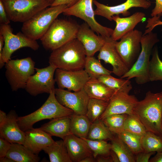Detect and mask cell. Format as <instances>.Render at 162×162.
Returning <instances> with one entry per match:
<instances>
[{"mask_svg": "<svg viewBox=\"0 0 162 162\" xmlns=\"http://www.w3.org/2000/svg\"><path fill=\"white\" fill-rule=\"evenodd\" d=\"M134 113L147 131L162 136V92L148 91L144 99L137 102Z\"/></svg>", "mask_w": 162, "mask_h": 162, "instance_id": "obj_1", "label": "cell"}, {"mask_svg": "<svg viewBox=\"0 0 162 162\" xmlns=\"http://www.w3.org/2000/svg\"><path fill=\"white\" fill-rule=\"evenodd\" d=\"M86 56L81 43L76 38L52 51L49 64L66 70L83 69Z\"/></svg>", "mask_w": 162, "mask_h": 162, "instance_id": "obj_2", "label": "cell"}, {"mask_svg": "<svg viewBox=\"0 0 162 162\" xmlns=\"http://www.w3.org/2000/svg\"><path fill=\"white\" fill-rule=\"evenodd\" d=\"M74 113L72 110L59 103L54 91L49 94L47 99L39 108L27 115L18 117L17 122L21 130L25 132L33 128L34 124L39 121L69 116Z\"/></svg>", "mask_w": 162, "mask_h": 162, "instance_id": "obj_3", "label": "cell"}, {"mask_svg": "<svg viewBox=\"0 0 162 162\" xmlns=\"http://www.w3.org/2000/svg\"><path fill=\"white\" fill-rule=\"evenodd\" d=\"M160 41L157 34L152 31L143 35L141 41V50L140 54L132 67L122 78L130 80L135 78L136 82L142 85L150 81L148 67L150 57L155 45Z\"/></svg>", "mask_w": 162, "mask_h": 162, "instance_id": "obj_4", "label": "cell"}, {"mask_svg": "<svg viewBox=\"0 0 162 162\" xmlns=\"http://www.w3.org/2000/svg\"><path fill=\"white\" fill-rule=\"evenodd\" d=\"M79 26L71 20L56 18L40 39L43 47L52 51L76 38Z\"/></svg>", "mask_w": 162, "mask_h": 162, "instance_id": "obj_5", "label": "cell"}, {"mask_svg": "<svg viewBox=\"0 0 162 162\" xmlns=\"http://www.w3.org/2000/svg\"><path fill=\"white\" fill-rule=\"evenodd\" d=\"M68 7L63 4L44 9L23 23L22 32L34 40L40 39L58 16Z\"/></svg>", "mask_w": 162, "mask_h": 162, "instance_id": "obj_6", "label": "cell"}, {"mask_svg": "<svg viewBox=\"0 0 162 162\" xmlns=\"http://www.w3.org/2000/svg\"><path fill=\"white\" fill-rule=\"evenodd\" d=\"M2 0L10 20L23 23L53 2L51 0Z\"/></svg>", "mask_w": 162, "mask_h": 162, "instance_id": "obj_7", "label": "cell"}, {"mask_svg": "<svg viewBox=\"0 0 162 162\" xmlns=\"http://www.w3.org/2000/svg\"><path fill=\"white\" fill-rule=\"evenodd\" d=\"M35 66V62L30 57L10 59L5 63V77L13 91L25 88L29 78L34 74Z\"/></svg>", "mask_w": 162, "mask_h": 162, "instance_id": "obj_8", "label": "cell"}, {"mask_svg": "<svg viewBox=\"0 0 162 162\" xmlns=\"http://www.w3.org/2000/svg\"><path fill=\"white\" fill-rule=\"evenodd\" d=\"M0 34L4 39L2 55L0 58V68L10 60L12 54L16 50L23 47H28L35 51L39 46L36 40L29 38L22 32L15 34L9 24H0Z\"/></svg>", "mask_w": 162, "mask_h": 162, "instance_id": "obj_9", "label": "cell"}, {"mask_svg": "<svg viewBox=\"0 0 162 162\" xmlns=\"http://www.w3.org/2000/svg\"><path fill=\"white\" fill-rule=\"evenodd\" d=\"M93 2V0H79L72 6L66 8L63 13L65 15L73 16L83 20L98 35L111 37L113 29L101 25L95 20Z\"/></svg>", "mask_w": 162, "mask_h": 162, "instance_id": "obj_10", "label": "cell"}, {"mask_svg": "<svg viewBox=\"0 0 162 162\" xmlns=\"http://www.w3.org/2000/svg\"><path fill=\"white\" fill-rule=\"evenodd\" d=\"M56 68L49 65L44 68H35L36 73L32 75L27 82L25 89L29 94L36 96L43 93L50 94L55 91L56 82L54 78Z\"/></svg>", "mask_w": 162, "mask_h": 162, "instance_id": "obj_11", "label": "cell"}, {"mask_svg": "<svg viewBox=\"0 0 162 162\" xmlns=\"http://www.w3.org/2000/svg\"><path fill=\"white\" fill-rule=\"evenodd\" d=\"M142 32L135 29L116 41L117 50L122 60L130 69L137 59L141 50Z\"/></svg>", "mask_w": 162, "mask_h": 162, "instance_id": "obj_12", "label": "cell"}, {"mask_svg": "<svg viewBox=\"0 0 162 162\" xmlns=\"http://www.w3.org/2000/svg\"><path fill=\"white\" fill-rule=\"evenodd\" d=\"M55 94L59 103L72 110L74 113L86 115L90 98L84 88L72 92L63 89L56 88Z\"/></svg>", "mask_w": 162, "mask_h": 162, "instance_id": "obj_13", "label": "cell"}, {"mask_svg": "<svg viewBox=\"0 0 162 162\" xmlns=\"http://www.w3.org/2000/svg\"><path fill=\"white\" fill-rule=\"evenodd\" d=\"M55 79L58 88L77 92L83 88L90 78L84 69L66 70L56 69Z\"/></svg>", "mask_w": 162, "mask_h": 162, "instance_id": "obj_14", "label": "cell"}, {"mask_svg": "<svg viewBox=\"0 0 162 162\" xmlns=\"http://www.w3.org/2000/svg\"><path fill=\"white\" fill-rule=\"evenodd\" d=\"M116 41L111 37H106V41L99 51L98 59L111 65L112 73L120 77L129 70L118 53L116 46Z\"/></svg>", "mask_w": 162, "mask_h": 162, "instance_id": "obj_15", "label": "cell"}, {"mask_svg": "<svg viewBox=\"0 0 162 162\" xmlns=\"http://www.w3.org/2000/svg\"><path fill=\"white\" fill-rule=\"evenodd\" d=\"M138 101L134 95L116 91L110 99L106 110L99 119L102 120L114 114H134V109Z\"/></svg>", "mask_w": 162, "mask_h": 162, "instance_id": "obj_16", "label": "cell"}, {"mask_svg": "<svg viewBox=\"0 0 162 162\" xmlns=\"http://www.w3.org/2000/svg\"><path fill=\"white\" fill-rule=\"evenodd\" d=\"M93 3L96 6L94 10L95 15L103 16L112 21V16L122 14L124 16H128L129 9L133 7L148 9L151 6V2L148 0H126L121 4L114 6H109L101 3L96 0H93Z\"/></svg>", "mask_w": 162, "mask_h": 162, "instance_id": "obj_17", "label": "cell"}, {"mask_svg": "<svg viewBox=\"0 0 162 162\" xmlns=\"http://www.w3.org/2000/svg\"><path fill=\"white\" fill-rule=\"evenodd\" d=\"M86 22L80 25L76 38L82 44L86 56H93L99 51L106 41V37L97 35Z\"/></svg>", "mask_w": 162, "mask_h": 162, "instance_id": "obj_18", "label": "cell"}, {"mask_svg": "<svg viewBox=\"0 0 162 162\" xmlns=\"http://www.w3.org/2000/svg\"><path fill=\"white\" fill-rule=\"evenodd\" d=\"M18 117L14 110L9 112L5 121L0 124V136L11 143L23 145L25 133L21 130L18 124Z\"/></svg>", "mask_w": 162, "mask_h": 162, "instance_id": "obj_19", "label": "cell"}, {"mask_svg": "<svg viewBox=\"0 0 162 162\" xmlns=\"http://www.w3.org/2000/svg\"><path fill=\"white\" fill-rule=\"evenodd\" d=\"M25 139L23 145L32 152L38 155L54 141L52 136L40 129L33 128L25 131Z\"/></svg>", "mask_w": 162, "mask_h": 162, "instance_id": "obj_20", "label": "cell"}, {"mask_svg": "<svg viewBox=\"0 0 162 162\" xmlns=\"http://www.w3.org/2000/svg\"><path fill=\"white\" fill-rule=\"evenodd\" d=\"M146 16L144 13L138 12L126 17H121L119 15L112 16V20L116 22V26L111 36L112 39L117 41L133 31L138 24L144 20Z\"/></svg>", "mask_w": 162, "mask_h": 162, "instance_id": "obj_21", "label": "cell"}, {"mask_svg": "<svg viewBox=\"0 0 162 162\" xmlns=\"http://www.w3.org/2000/svg\"><path fill=\"white\" fill-rule=\"evenodd\" d=\"M63 140L72 162H80L86 157L93 155L92 151L82 138L70 134Z\"/></svg>", "mask_w": 162, "mask_h": 162, "instance_id": "obj_22", "label": "cell"}, {"mask_svg": "<svg viewBox=\"0 0 162 162\" xmlns=\"http://www.w3.org/2000/svg\"><path fill=\"white\" fill-rule=\"evenodd\" d=\"M70 116L50 119L49 122L42 125L39 128L51 136L63 139L71 134L70 131Z\"/></svg>", "mask_w": 162, "mask_h": 162, "instance_id": "obj_23", "label": "cell"}, {"mask_svg": "<svg viewBox=\"0 0 162 162\" xmlns=\"http://www.w3.org/2000/svg\"><path fill=\"white\" fill-rule=\"evenodd\" d=\"M84 89L90 98L108 102L116 91L95 78H90Z\"/></svg>", "mask_w": 162, "mask_h": 162, "instance_id": "obj_24", "label": "cell"}, {"mask_svg": "<svg viewBox=\"0 0 162 162\" xmlns=\"http://www.w3.org/2000/svg\"><path fill=\"white\" fill-rule=\"evenodd\" d=\"M14 162H38L40 160L38 155L35 154L23 145L11 143L6 156Z\"/></svg>", "mask_w": 162, "mask_h": 162, "instance_id": "obj_25", "label": "cell"}, {"mask_svg": "<svg viewBox=\"0 0 162 162\" xmlns=\"http://www.w3.org/2000/svg\"><path fill=\"white\" fill-rule=\"evenodd\" d=\"M43 151L48 155L50 162H72L63 139L55 141Z\"/></svg>", "mask_w": 162, "mask_h": 162, "instance_id": "obj_26", "label": "cell"}, {"mask_svg": "<svg viewBox=\"0 0 162 162\" xmlns=\"http://www.w3.org/2000/svg\"><path fill=\"white\" fill-rule=\"evenodd\" d=\"M71 134L81 138H87L92 123L85 115L74 113L70 116Z\"/></svg>", "mask_w": 162, "mask_h": 162, "instance_id": "obj_27", "label": "cell"}, {"mask_svg": "<svg viewBox=\"0 0 162 162\" xmlns=\"http://www.w3.org/2000/svg\"><path fill=\"white\" fill-rule=\"evenodd\" d=\"M115 134L111 140V150L116 154L119 162H135V155L118 136Z\"/></svg>", "mask_w": 162, "mask_h": 162, "instance_id": "obj_28", "label": "cell"}, {"mask_svg": "<svg viewBox=\"0 0 162 162\" xmlns=\"http://www.w3.org/2000/svg\"><path fill=\"white\" fill-rule=\"evenodd\" d=\"M101 120L92 123L87 138L92 140H110L114 136Z\"/></svg>", "mask_w": 162, "mask_h": 162, "instance_id": "obj_29", "label": "cell"}, {"mask_svg": "<svg viewBox=\"0 0 162 162\" xmlns=\"http://www.w3.org/2000/svg\"><path fill=\"white\" fill-rule=\"evenodd\" d=\"M84 70L90 78L98 79L101 76L111 75L112 71L104 68L100 61L93 56H86Z\"/></svg>", "mask_w": 162, "mask_h": 162, "instance_id": "obj_30", "label": "cell"}, {"mask_svg": "<svg viewBox=\"0 0 162 162\" xmlns=\"http://www.w3.org/2000/svg\"><path fill=\"white\" fill-rule=\"evenodd\" d=\"M106 86L115 91H120L129 94L132 88L130 80L113 77L111 75L100 76L98 79Z\"/></svg>", "mask_w": 162, "mask_h": 162, "instance_id": "obj_31", "label": "cell"}, {"mask_svg": "<svg viewBox=\"0 0 162 162\" xmlns=\"http://www.w3.org/2000/svg\"><path fill=\"white\" fill-rule=\"evenodd\" d=\"M109 102L96 99L90 98L87 106L86 116L92 123L99 119L106 110Z\"/></svg>", "mask_w": 162, "mask_h": 162, "instance_id": "obj_32", "label": "cell"}, {"mask_svg": "<svg viewBox=\"0 0 162 162\" xmlns=\"http://www.w3.org/2000/svg\"><path fill=\"white\" fill-rule=\"evenodd\" d=\"M152 54L148 67L150 81H162V61L160 58L157 46H154Z\"/></svg>", "mask_w": 162, "mask_h": 162, "instance_id": "obj_33", "label": "cell"}, {"mask_svg": "<svg viewBox=\"0 0 162 162\" xmlns=\"http://www.w3.org/2000/svg\"><path fill=\"white\" fill-rule=\"evenodd\" d=\"M141 143L144 151L155 152L162 151V136L147 131L141 137Z\"/></svg>", "mask_w": 162, "mask_h": 162, "instance_id": "obj_34", "label": "cell"}, {"mask_svg": "<svg viewBox=\"0 0 162 162\" xmlns=\"http://www.w3.org/2000/svg\"><path fill=\"white\" fill-rule=\"evenodd\" d=\"M128 115L127 114L112 115L101 120L113 134L118 135L124 131V124Z\"/></svg>", "mask_w": 162, "mask_h": 162, "instance_id": "obj_35", "label": "cell"}, {"mask_svg": "<svg viewBox=\"0 0 162 162\" xmlns=\"http://www.w3.org/2000/svg\"><path fill=\"white\" fill-rule=\"evenodd\" d=\"M87 143L93 153L95 158L99 156L110 155L111 150V143L103 140H92L87 138H82Z\"/></svg>", "mask_w": 162, "mask_h": 162, "instance_id": "obj_36", "label": "cell"}, {"mask_svg": "<svg viewBox=\"0 0 162 162\" xmlns=\"http://www.w3.org/2000/svg\"><path fill=\"white\" fill-rule=\"evenodd\" d=\"M124 130L141 137L147 131L143 124L134 114L128 115L125 122Z\"/></svg>", "mask_w": 162, "mask_h": 162, "instance_id": "obj_37", "label": "cell"}, {"mask_svg": "<svg viewBox=\"0 0 162 162\" xmlns=\"http://www.w3.org/2000/svg\"><path fill=\"white\" fill-rule=\"evenodd\" d=\"M117 135L135 155L143 151L141 137L125 131Z\"/></svg>", "mask_w": 162, "mask_h": 162, "instance_id": "obj_38", "label": "cell"}, {"mask_svg": "<svg viewBox=\"0 0 162 162\" xmlns=\"http://www.w3.org/2000/svg\"><path fill=\"white\" fill-rule=\"evenodd\" d=\"M161 16L158 15L148 18L147 24L146 28L147 29L146 30L143 34H146L152 31L153 29L156 26L162 25V21L160 20Z\"/></svg>", "mask_w": 162, "mask_h": 162, "instance_id": "obj_39", "label": "cell"}, {"mask_svg": "<svg viewBox=\"0 0 162 162\" xmlns=\"http://www.w3.org/2000/svg\"><path fill=\"white\" fill-rule=\"evenodd\" d=\"M11 145V143L0 136V158L6 156Z\"/></svg>", "mask_w": 162, "mask_h": 162, "instance_id": "obj_40", "label": "cell"}, {"mask_svg": "<svg viewBox=\"0 0 162 162\" xmlns=\"http://www.w3.org/2000/svg\"><path fill=\"white\" fill-rule=\"evenodd\" d=\"M154 152H146L144 151L135 155L136 162H148L152 155L155 153Z\"/></svg>", "mask_w": 162, "mask_h": 162, "instance_id": "obj_41", "label": "cell"}, {"mask_svg": "<svg viewBox=\"0 0 162 162\" xmlns=\"http://www.w3.org/2000/svg\"><path fill=\"white\" fill-rule=\"evenodd\" d=\"M9 19L2 0H0V24H9Z\"/></svg>", "mask_w": 162, "mask_h": 162, "instance_id": "obj_42", "label": "cell"}, {"mask_svg": "<svg viewBox=\"0 0 162 162\" xmlns=\"http://www.w3.org/2000/svg\"><path fill=\"white\" fill-rule=\"evenodd\" d=\"M152 17L162 16V0H155V5L151 14Z\"/></svg>", "mask_w": 162, "mask_h": 162, "instance_id": "obj_43", "label": "cell"}, {"mask_svg": "<svg viewBox=\"0 0 162 162\" xmlns=\"http://www.w3.org/2000/svg\"><path fill=\"white\" fill-rule=\"evenodd\" d=\"M79 0H55L50 6H54L65 4L68 7H70L76 3Z\"/></svg>", "mask_w": 162, "mask_h": 162, "instance_id": "obj_44", "label": "cell"}, {"mask_svg": "<svg viewBox=\"0 0 162 162\" xmlns=\"http://www.w3.org/2000/svg\"><path fill=\"white\" fill-rule=\"evenodd\" d=\"M96 162H113L111 155L108 156H99L95 158Z\"/></svg>", "mask_w": 162, "mask_h": 162, "instance_id": "obj_45", "label": "cell"}, {"mask_svg": "<svg viewBox=\"0 0 162 162\" xmlns=\"http://www.w3.org/2000/svg\"><path fill=\"white\" fill-rule=\"evenodd\" d=\"M149 162H162V151L157 152L156 155L150 159Z\"/></svg>", "mask_w": 162, "mask_h": 162, "instance_id": "obj_46", "label": "cell"}, {"mask_svg": "<svg viewBox=\"0 0 162 162\" xmlns=\"http://www.w3.org/2000/svg\"><path fill=\"white\" fill-rule=\"evenodd\" d=\"M7 116V115L4 112L0 110V124H2L5 121Z\"/></svg>", "mask_w": 162, "mask_h": 162, "instance_id": "obj_47", "label": "cell"}, {"mask_svg": "<svg viewBox=\"0 0 162 162\" xmlns=\"http://www.w3.org/2000/svg\"><path fill=\"white\" fill-rule=\"evenodd\" d=\"M96 162L95 158L93 155L88 156L82 160L80 162Z\"/></svg>", "mask_w": 162, "mask_h": 162, "instance_id": "obj_48", "label": "cell"}, {"mask_svg": "<svg viewBox=\"0 0 162 162\" xmlns=\"http://www.w3.org/2000/svg\"><path fill=\"white\" fill-rule=\"evenodd\" d=\"M0 162H14L11 159L7 156L0 158Z\"/></svg>", "mask_w": 162, "mask_h": 162, "instance_id": "obj_49", "label": "cell"}, {"mask_svg": "<svg viewBox=\"0 0 162 162\" xmlns=\"http://www.w3.org/2000/svg\"><path fill=\"white\" fill-rule=\"evenodd\" d=\"M51 0L53 2V1H54L55 0Z\"/></svg>", "mask_w": 162, "mask_h": 162, "instance_id": "obj_50", "label": "cell"}]
</instances>
